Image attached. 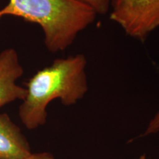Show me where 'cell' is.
I'll list each match as a JSON object with an SVG mask.
<instances>
[{"mask_svg": "<svg viewBox=\"0 0 159 159\" xmlns=\"http://www.w3.org/2000/svg\"><path fill=\"white\" fill-rule=\"evenodd\" d=\"M2 18V15H1V13H0V19H1Z\"/></svg>", "mask_w": 159, "mask_h": 159, "instance_id": "cell-11", "label": "cell"}, {"mask_svg": "<svg viewBox=\"0 0 159 159\" xmlns=\"http://www.w3.org/2000/svg\"><path fill=\"white\" fill-rule=\"evenodd\" d=\"M123 1H124V0H112V2H111V8L113 9L114 8V7H117V6L120 5Z\"/></svg>", "mask_w": 159, "mask_h": 159, "instance_id": "cell-9", "label": "cell"}, {"mask_svg": "<svg viewBox=\"0 0 159 159\" xmlns=\"http://www.w3.org/2000/svg\"><path fill=\"white\" fill-rule=\"evenodd\" d=\"M0 13L39 25L46 47L52 53L69 48L97 16L90 7L74 0H9Z\"/></svg>", "mask_w": 159, "mask_h": 159, "instance_id": "cell-2", "label": "cell"}, {"mask_svg": "<svg viewBox=\"0 0 159 159\" xmlns=\"http://www.w3.org/2000/svg\"><path fill=\"white\" fill-rule=\"evenodd\" d=\"M90 7L97 15H105L111 7L112 0H74Z\"/></svg>", "mask_w": 159, "mask_h": 159, "instance_id": "cell-6", "label": "cell"}, {"mask_svg": "<svg viewBox=\"0 0 159 159\" xmlns=\"http://www.w3.org/2000/svg\"><path fill=\"white\" fill-rule=\"evenodd\" d=\"M21 159H55V156L49 152H41L32 153L30 156Z\"/></svg>", "mask_w": 159, "mask_h": 159, "instance_id": "cell-8", "label": "cell"}, {"mask_svg": "<svg viewBox=\"0 0 159 159\" xmlns=\"http://www.w3.org/2000/svg\"><path fill=\"white\" fill-rule=\"evenodd\" d=\"M87 59L83 54L55 59L27 81V94L19 108L20 120L28 130L47 122V108L55 99L66 106L76 104L89 90Z\"/></svg>", "mask_w": 159, "mask_h": 159, "instance_id": "cell-1", "label": "cell"}, {"mask_svg": "<svg viewBox=\"0 0 159 159\" xmlns=\"http://www.w3.org/2000/svg\"><path fill=\"white\" fill-rule=\"evenodd\" d=\"M110 19L128 36L144 41L159 27V0H124L112 9Z\"/></svg>", "mask_w": 159, "mask_h": 159, "instance_id": "cell-3", "label": "cell"}, {"mask_svg": "<svg viewBox=\"0 0 159 159\" xmlns=\"http://www.w3.org/2000/svg\"><path fill=\"white\" fill-rule=\"evenodd\" d=\"M138 159H146V157H145L144 155H142V156H141Z\"/></svg>", "mask_w": 159, "mask_h": 159, "instance_id": "cell-10", "label": "cell"}, {"mask_svg": "<svg viewBox=\"0 0 159 159\" xmlns=\"http://www.w3.org/2000/svg\"><path fill=\"white\" fill-rule=\"evenodd\" d=\"M32 154L21 129L7 114H0V159H21Z\"/></svg>", "mask_w": 159, "mask_h": 159, "instance_id": "cell-5", "label": "cell"}, {"mask_svg": "<svg viewBox=\"0 0 159 159\" xmlns=\"http://www.w3.org/2000/svg\"><path fill=\"white\" fill-rule=\"evenodd\" d=\"M159 134V108L157 110L156 113L152 117L150 122H148V126L143 133V136H150L152 134Z\"/></svg>", "mask_w": 159, "mask_h": 159, "instance_id": "cell-7", "label": "cell"}, {"mask_svg": "<svg viewBox=\"0 0 159 159\" xmlns=\"http://www.w3.org/2000/svg\"><path fill=\"white\" fill-rule=\"evenodd\" d=\"M23 73L24 69L14 49H6L0 52V108L17 99H25L26 88L16 83Z\"/></svg>", "mask_w": 159, "mask_h": 159, "instance_id": "cell-4", "label": "cell"}]
</instances>
